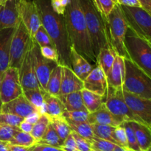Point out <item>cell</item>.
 I'll list each match as a JSON object with an SVG mask.
<instances>
[{"instance_id":"obj_1","label":"cell","mask_w":151,"mask_h":151,"mask_svg":"<svg viewBox=\"0 0 151 151\" xmlns=\"http://www.w3.org/2000/svg\"><path fill=\"white\" fill-rule=\"evenodd\" d=\"M38 9L41 25L53 41L59 57L58 63L71 68L70 51L72 47L63 15L54 11L51 0H33Z\"/></svg>"},{"instance_id":"obj_56","label":"cell","mask_w":151,"mask_h":151,"mask_svg":"<svg viewBox=\"0 0 151 151\" xmlns=\"http://www.w3.org/2000/svg\"><path fill=\"white\" fill-rule=\"evenodd\" d=\"M2 101H1V97H0V113H1V106H2Z\"/></svg>"},{"instance_id":"obj_21","label":"cell","mask_w":151,"mask_h":151,"mask_svg":"<svg viewBox=\"0 0 151 151\" xmlns=\"http://www.w3.org/2000/svg\"><path fill=\"white\" fill-rule=\"evenodd\" d=\"M70 64L71 69L82 81L87 78L94 68L90 62L78 53L73 47H71Z\"/></svg>"},{"instance_id":"obj_36","label":"cell","mask_w":151,"mask_h":151,"mask_svg":"<svg viewBox=\"0 0 151 151\" xmlns=\"http://www.w3.org/2000/svg\"><path fill=\"white\" fill-rule=\"evenodd\" d=\"M89 112L87 110L79 111H65L63 116L66 120H70L76 122H88Z\"/></svg>"},{"instance_id":"obj_5","label":"cell","mask_w":151,"mask_h":151,"mask_svg":"<svg viewBox=\"0 0 151 151\" xmlns=\"http://www.w3.org/2000/svg\"><path fill=\"white\" fill-rule=\"evenodd\" d=\"M125 60V79L122 89L145 99L151 98V78L128 58Z\"/></svg>"},{"instance_id":"obj_19","label":"cell","mask_w":151,"mask_h":151,"mask_svg":"<svg viewBox=\"0 0 151 151\" xmlns=\"http://www.w3.org/2000/svg\"><path fill=\"white\" fill-rule=\"evenodd\" d=\"M63 66L61 85L59 95L81 91L84 88L83 81L81 79L71 68Z\"/></svg>"},{"instance_id":"obj_43","label":"cell","mask_w":151,"mask_h":151,"mask_svg":"<svg viewBox=\"0 0 151 151\" xmlns=\"http://www.w3.org/2000/svg\"><path fill=\"white\" fill-rule=\"evenodd\" d=\"M95 4L98 10L107 16L116 4L113 0H95Z\"/></svg>"},{"instance_id":"obj_10","label":"cell","mask_w":151,"mask_h":151,"mask_svg":"<svg viewBox=\"0 0 151 151\" xmlns=\"http://www.w3.org/2000/svg\"><path fill=\"white\" fill-rule=\"evenodd\" d=\"M23 94L19 79V69L9 67L1 77L0 83V97L3 103L16 99Z\"/></svg>"},{"instance_id":"obj_49","label":"cell","mask_w":151,"mask_h":151,"mask_svg":"<svg viewBox=\"0 0 151 151\" xmlns=\"http://www.w3.org/2000/svg\"><path fill=\"white\" fill-rule=\"evenodd\" d=\"M118 4L128 7H141L139 0H117Z\"/></svg>"},{"instance_id":"obj_33","label":"cell","mask_w":151,"mask_h":151,"mask_svg":"<svg viewBox=\"0 0 151 151\" xmlns=\"http://www.w3.org/2000/svg\"><path fill=\"white\" fill-rule=\"evenodd\" d=\"M50 123V117L46 114H41L38 120L33 125L30 133L31 135L36 140V142L43 137Z\"/></svg>"},{"instance_id":"obj_32","label":"cell","mask_w":151,"mask_h":151,"mask_svg":"<svg viewBox=\"0 0 151 151\" xmlns=\"http://www.w3.org/2000/svg\"><path fill=\"white\" fill-rule=\"evenodd\" d=\"M72 131H75L81 137L91 141L94 137L91 124L89 122H76L70 120H66Z\"/></svg>"},{"instance_id":"obj_46","label":"cell","mask_w":151,"mask_h":151,"mask_svg":"<svg viewBox=\"0 0 151 151\" xmlns=\"http://www.w3.org/2000/svg\"><path fill=\"white\" fill-rule=\"evenodd\" d=\"M69 0H51V4L54 11L60 15L64 16L65 10L69 4Z\"/></svg>"},{"instance_id":"obj_63","label":"cell","mask_w":151,"mask_h":151,"mask_svg":"<svg viewBox=\"0 0 151 151\" xmlns=\"http://www.w3.org/2000/svg\"><path fill=\"white\" fill-rule=\"evenodd\" d=\"M93 1H94V3H95V0H93Z\"/></svg>"},{"instance_id":"obj_31","label":"cell","mask_w":151,"mask_h":151,"mask_svg":"<svg viewBox=\"0 0 151 151\" xmlns=\"http://www.w3.org/2000/svg\"><path fill=\"white\" fill-rule=\"evenodd\" d=\"M63 142L64 141L60 139L58 134H57V132L55 131L53 127L50 123L46 132L44 133L41 139L37 142L36 144L47 145L53 146V147H60L63 145Z\"/></svg>"},{"instance_id":"obj_44","label":"cell","mask_w":151,"mask_h":151,"mask_svg":"<svg viewBox=\"0 0 151 151\" xmlns=\"http://www.w3.org/2000/svg\"><path fill=\"white\" fill-rule=\"evenodd\" d=\"M41 53L44 58L49 59V60H53L58 63L59 57L58 52L55 47H49V46H44V47H40ZM59 64V63H58Z\"/></svg>"},{"instance_id":"obj_59","label":"cell","mask_w":151,"mask_h":151,"mask_svg":"<svg viewBox=\"0 0 151 151\" xmlns=\"http://www.w3.org/2000/svg\"><path fill=\"white\" fill-rule=\"evenodd\" d=\"M90 151H98V150H93V149H91V150H90Z\"/></svg>"},{"instance_id":"obj_45","label":"cell","mask_w":151,"mask_h":151,"mask_svg":"<svg viewBox=\"0 0 151 151\" xmlns=\"http://www.w3.org/2000/svg\"><path fill=\"white\" fill-rule=\"evenodd\" d=\"M72 134L75 138L79 151H90L91 150V142L89 140L81 137L79 134L75 133V131H72Z\"/></svg>"},{"instance_id":"obj_37","label":"cell","mask_w":151,"mask_h":151,"mask_svg":"<svg viewBox=\"0 0 151 151\" xmlns=\"http://www.w3.org/2000/svg\"><path fill=\"white\" fill-rule=\"evenodd\" d=\"M124 128H125V133H126L127 141H128V148L134 151H142L137 142V137H136L135 133L133 129L130 121H125L122 123Z\"/></svg>"},{"instance_id":"obj_52","label":"cell","mask_w":151,"mask_h":151,"mask_svg":"<svg viewBox=\"0 0 151 151\" xmlns=\"http://www.w3.org/2000/svg\"><path fill=\"white\" fill-rule=\"evenodd\" d=\"M142 7L151 14V0H139Z\"/></svg>"},{"instance_id":"obj_35","label":"cell","mask_w":151,"mask_h":151,"mask_svg":"<svg viewBox=\"0 0 151 151\" xmlns=\"http://www.w3.org/2000/svg\"><path fill=\"white\" fill-rule=\"evenodd\" d=\"M8 142L13 145L31 147L36 144V140L30 134L23 132L22 131H17Z\"/></svg>"},{"instance_id":"obj_3","label":"cell","mask_w":151,"mask_h":151,"mask_svg":"<svg viewBox=\"0 0 151 151\" xmlns=\"http://www.w3.org/2000/svg\"><path fill=\"white\" fill-rule=\"evenodd\" d=\"M92 50L97 58L99 52L109 43V29L107 18L96 6L93 0H80Z\"/></svg>"},{"instance_id":"obj_12","label":"cell","mask_w":151,"mask_h":151,"mask_svg":"<svg viewBox=\"0 0 151 151\" xmlns=\"http://www.w3.org/2000/svg\"><path fill=\"white\" fill-rule=\"evenodd\" d=\"M19 18L33 38L34 35L41 25L38 9L33 0L18 1Z\"/></svg>"},{"instance_id":"obj_58","label":"cell","mask_w":151,"mask_h":151,"mask_svg":"<svg viewBox=\"0 0 151 151\" xmlns=\"http://www.w3.org/2000/svg\"><path fill=\"white\" fill-rule=\"evenodd\" d=\"M4 1V0H0V4H1V3H2Z\"/></svg>"},{"instance_id":"obj_2","label":"cell","mask_w":151,"mask_h":151,"mask_svg":"<svg viewBox=\"0 0 151 151\" xmlns=\"http://www.w3.org/2000/svg\"><path fill=\"white\" fill-rule=\"evenodd\" d=\"M64 17L72 47L88 62L97 64L80 0H69Z\"/></svg>"},{"instance_id":"obj_25","label":"cell","mask_w":151,"mask_h":151,"mask_svg":"<svg viewBox=\"0 0 151 151\" xmlns=\"http://www.w3.org/2000/svg\"><path fill=\"white\" fill-rule=\"evenodd\" d=\"M116 55V53L113 50L110 43H108L99 52V54L97 57V64L100 66L106 77L111 69Z\"/></svg>"},{"instance_id":"obj_62","label":"cell","mask_w":151,"mask_h":151,"mask_svg":"<svg viewBox=\"0 0 151 151\" xmlns=\"http://www.w3.org/2000/svg\"><path fill=\"white\" fill-rule=\"evenodd\" d=\"M0 83H1V77H0Z\"/></svg>"},{"instance_id":"obj_51","label":"cell","mask_w":151,"mask_h":151,"mask_svg":"<svg viewBox=\"0 0 151 151\" xmlns=\"http://www.w3.org/2000/svg\"><path fill=\"white\" fill-rule=\"evenodd\" d=\"M32 127H33V125H32V124L29 123V122H27L26 120L24 119V120L21 122L20 125H19V128L20 131H23V132L30 134L31 131H32Z\"/></svg>"},{"instance_id":"obj_40","label":"cell","mask_w":151,"mask_h":151,"mask_svg":"<svg viewBox=\"0 0 151 151\" xmlns=\"http://www.w3.org/2000/svg\"><path fill=\"white\" fill-rule=\"evenodd\" d=\"M24 119V118L19 116L18 115L9 113H0V123L19 128L21 122Z\"/></svg>"},{"instance_id":"obj_24","label":"cell","mask_w":151,"mask_h":151,"mask_svg":"<svg viewBox=\"0 0 151 151\" xmlns=\"http://www.w3.org/2000/svg\"><path fill=\"white\" fill-rule=\"evenodd\" d=\"M43 96L44 114H46L49 117L63 116L66 109L58 96L52 95L45 91H43Z\"/></svg>"},{"instance_id":"obj_15","label":"cell","mask_w":151,"mask_h":151,"mask_svg":"<svg viewBox=\"0 0 151 151\" xmlns=\"http://www.w3.org/2000/svg\"><path fill=\"white\" fill-rule=\"evenodd\" d=\"M19 0H4L0 4V29L16 27L19 22Z\"/></svg>"},{"instance_id":"obj_42","label":"cell","mask_w":151,"mask_h":151,"mask_svg":"<svg viewBox=\"0 0 151 151\" xmlns=\"http://www.w3.org/2000/svg\"><path fill=\"white\" fill-rule=\"evenodd\" d=\"M17 131H20V130L19 128H13V127L0 123V141L9 142L13 138Z\"/></svg>"},{"instance_id":"obj_7","label":"cell","mask_w":151,"mask_h":151,"mask_svg":"<svg viewBox=\"0 0 151 151\" xmlns=\"http://www.w3.org/2000/svg\"><path fill=\"white\" fill-rule=\"evenodd\" d=\"M104 103L111 113L122 118L124 121H135L145 123L128 106L124 97L122 88H115L108 84L107 91L104 97Z\"/></svg>"},{"instance_id":"obj_39","label":"cell","mask_w":151,"mask_h":151,"mask_svg":"<svg viewBox=\"0 0 151 151\" xmlns=\"http://www.w3.org/2000/svg\"><path fill=\"white\" fill-rule=\"evenodd\" d=\"M35 42L39 45V47H44V46H49V47H55L53 41H52L50 35L46 31L42 25L39 27L38 30L36 31L33 37Z\"/></svg>"},{"instance_id":"obj_13","label":"cell","mask_w":151,"mask_h":151,"mask_svg":"<svg viewBox=\"0 0 151 151\" xmlns=\"http://www.w3.org/2000/svg\"><path fill=\"white\" fill-rule=\"evenodd\" d=\"M32 43H33V38L31 46L27 52L19 69V79L23 90L29 89V88H41L37 79L35 67H34Z\"/></svg>"},{"instance_id":"obj_27","label":"cell","mask_w":151,"mask_h":151,"mask_svg":"<svg viewBox=\"0 0 151 151\" xmlns=\"http://www.w3.org/2000/svg\"><path fill=\"white\" fill-rule=\"evenodd\" d=\"M83 101L86 109L89 113L95 111L104 103V97L93 91L83 88L81 90Z\"/></svg>"},{"instance_id":"obj_17","label":"cell","mask_w":151,"mask_h":151,"mask_svg":"<svg viewBox=\"0 0 151 151\" xmlns=\"http://www.w3.org/2000/svg\"><path fill=\"white\" fill-rule=\"evenodd\" d=\"M35 111H38V110L27 100L23 94L16 99H13L6 103H3L1 110V113L13 114L23 118Z\"/></svg>"},{"instance_id":"obj_18","label":"cell","mask_w":151,"mask_h":151,"mask_svg":"<svg viewBox=\"0 0 151 151\" xmlns=\"http://www.w3.org/2000/svg\"><path fill=\"white\" fill-rule=\"evenodd\" d=\"M16 27L0 29V77L9 68L10 45Z\"/></svg>"},{"instance_id":"obj_47","label":"cell","mask_w":151,"mask_h":151,"mask_svg":"<svg viewBox=\"0 0 151 151\" xmlns=\"http://www.w3.org/2000/svg\"><path fill=\"white\" fill-rule=\"evenodd\" d=\"M60 148L65 151H79L78 146H77L76 142H75V139L72 133L64 140L63 145L60 147Z\"/></svg>"},{"instance_id":"obj_23","label":"cell","mask_w":151,"mask_h":151,"mask_svg":"<svg viewBox=\"0 0 151 151\" xmlns=\"http://www.w3.org/2000/svg\"><path fill=\"white\" fill-rule=\"evenodd\" d=\"M135 133L137 142L142 151H146L151 147V126L145 123L130 121Z\"/></svg>"},{"instance_id":"obj_57","label":"cell","mask_w":151,"mask_h":151,"mask_svg":"<svg viewBox=\"0 0 151 151\" xmlns=\"http://www.w3.org/2000/svg\"><path fill=\"white\" fill-rule=\"evenodd\" d=\"M114 1L115 3H116V4H118V2H117V0H113Z\"/></svg>"},{"instance_id":"obj_8","label":"cell","mask_w":151,"mask_h":151,"mask_svg":"<svg viewBox=\"0 0 151 151\" xmlns=\"http://www.w3.org/2000/svg\"><path fill=\"white\" fill-rule=\"evenodd\" d=\"M32 37L28 29L19 19L16 27L10 45V65L9 67H15L19 69L24 58L29 50L32 41Z\"/></svg>"},{"instance_id":"obj_11","label":"cell","mask_w":151,"mask_h":151,"mask_svg":"<svg viewBox=\"0 0 151 151\" xmlns=\"http://www.w3.org/2000/svg\"><path fill=\"white\" fill-rule=\"evenodd\" d=\"M32 56H33V63L37 79L41 89L46 91V87L50 74L54 68L58 65V63L46 58L41 55L39 45L35 42L34 38L32 43Z\"/></svg>"},{"instance_id":"obj_61","label":"cell","mask_w":151,"mask_h":151,"mask_svg":"<svg viewBox=\"0 0 151 151\" xmlns=\"http://www.w3.org/2000/svg\"><path fill=\"white\" fill-rule=\"evenodd\" d=\"M148 41H150V44H151V40H148Z\"/></svg>"},{"instance_id":"obj_14","label":"cell","mask_w":151,"mask_h":151,"mask_svg":"<svg viewBox=\"0 0 151 151\" xmlns=\"http://www.w3.org/2000/svg\"><path fill=\"white\" fill-rule=\"evenodd\" d=\"M123 94L127 104L132 111L151 126V98H141L124 90Z\"/></svg>"},{"instance_id":"obj_41","label":"cell","mask_w":151,"mask_h":151,"mask_svg":"<svg viewBox=\"0 0 151 151\" xmlns=\"http://www.w3.org/2000/svg\"><path fill=\"white\" fill-rule=\"evenodd\" d=\"M112 136L118 146L125 147V148H128L126 133H125V128L122 124L119 126L115 127Z\"/></svg>"},{"instance_id":"obj_9","label":"cell","mask_w":151,"mask_h":151,"mask_svg":"<svg viewBox=\"0 0 151 151\" xmlns=\"http://www.w3.org/2000/svg\"><path fill=\"white\" fill-rule=\"evenodd\" d=\"M128 27L140 36L151 40V14L141 7L121 5Z\"/></svg>"},{"instance_id":"obj_48","label":"cell","mask_w":151,"mask_h":151,"mask_svg":"<svg viewBox=\"0 0 151 151\" xmlns=\"http://www.w3.org/2000/svg\"><path fill=\"white\" fill-rule=\"evenodd\" d=\"M31 151H65L60 147H53L42 144H35L32 147Z\"/></svg>"},{"instance_id":"obj_26","label":"cell","mask_w":151,"mask_h":151,"mask_svg":"<svg viewBox=\"0 0 151 151\" xmlns=\"http://www.w3.org/2000/svg\"><path fill=\"white\" fill-rule=\"evenodd\" d=\"M58 97L64 105L66 111H72L86 110L83 101L81 91L58 95Z\"/></svg>"},{"instance_id":"obj_22","label":"cell","mask_w":151,"mask_h":151,"mask_svg":"<svg viewBox=\"0 0 151 151\" xmlns=\"http://www.w3.org/2000/svg\"><path fill=\"white\" fill-rule=\"evenodd\" d=\"M125 60L122 56H115L112 67L107 75L108 84L115 87V88H122L125 79Z\"/></svg>"},{"instance_id":"obj_6","label":"cell","mask_w":151,"mask_h":151,"mask_svg":"<svg viewBox=\"0 0 151 151\" xmlns=\"http://www.w3.org/2000/svg\"><path fill=\"white\" fill-rule=\"evenodd\" d=\"M109 29V43L115 52L119 56L128 58L125 46V38L128 25L121 5L116 4L106 16Z\"/></svg>"},{"instance_id":"obj_16","label":"cell","mask_w":151,"mask_h":151,"mask_svg":"<svg viewBox=\"0 0 151 151\" xmlns=\"http://www.w3.org/2000/svg\"><path fill=\"white\" fill-rule=\"evenodd\" d=\"M83 83L84 88L105 97L108 88L107 78L98 64H95Z\"/></svg>"},{"instance_id":"obj_29","label":"cell","mask_w":151,"mask_h":151,"mask_svg":"<svg viewBox=\"0 0 151 151\" xmlns=\"http://www.w3.org/2000/svg\"><path fill=\"white\" fill-rule=\"evenodd\" d=\"M43 91L41 88H29L23 90V94L27 100L35 106L40 114H44V103Z\"/></svg>"},{"instance_id":"obj_50","label":"cell","mask_w":151,"mask_h":151,"mask_svg":"<svg viewBox=\"0 0 151 151\" xmlns=\"http://www.w3.org/2000/svg\"><path fill=\"white\" fill-rule=\"evenodd\" d=\"M41 114H40L38 111L32 112V113L29 114L27 116H26V117L24 118V120H26L27 122L34 125V124L38 120V119H39L40 116H41Z\"/></svg>"},{"instance_id":"obj_28","label":"cell","mask_w":151,"mask_h":151,"mask_svg":"<svg viewBox=\"0 0 151 151\" xmlns=\"http://www.w3.org/2000/svg\"><path fill=\"white\" fill-rule=\"evenodd\" d=\"M62 70H63V66L58 64L54 68V69L52 71L51 74H50L45 91L52 95H59L60 85H61Z\"/></svg>"},{"instance_id":"obj_20","label":"cell","mask_w":151,"mask_h":151,"mask_svg":"<svg viewBox=\"0 0 151 151\" xmlns=\"http://www.w3.org/2000/svg\"><path fill=\"white\" fill-rule=\"evenodd\" d=\"M124 122H125L124 119L111 113L107 109L105 103H103L95 111L90 113L88 116V122L90 124H99L117 127L122 125Z\"/></svg>"},{"instance_id":"obj_55","label":"cell","mask_w":151,"mask_h":151,"mask_svg":"<svg viewBox=\"0 0 151 151\" xmlns=\"http://www.w3.org/2000/svg\"><path fill=\"white\" fill-rule=\"evenodd\" d=\"M114 151H134L133 150H131L129 148H125V147H122L120 146H116V147L115 148Z\"/></svg>"},{"instance_id":"obj_30","label":"cell","mask_w":151,"mask_h":151,"mask_svg":"<svg viewBox=\"0 0 151 151\" xmlns=\"http://www.w3.org/2000/svg\"><path fill=\"white\" fill-rule=\"evenodd\" d=\"M50 121L55 131L63 141L72 133V129L63 116L50 117Z\"/></svg>"},{"instance_id":"obj_64","label":"cell","mask_w":151,"mask_h":151,"mask_svg":"<svg viewBox=\"0 0 151 151\" xmlns=\"http://www.w3.org/2000/svg\"><path fill=\"white\" fill-rule=\"evenodd\" d=\"M150 148H151V147H150Z\"/></svg>"},{"instance_id":"obj_53","label":"cell","mask_w":151,"mask_h":151,"mask_svg":"<svg viewBox=\"0 0 151 151\" xmlns=\"http://www.w3.org/2000/svg\"><path fill=\"white\" fill-rule=\"evenodd\" d=\"M32 147V146H31V147H24V146L13 145L10 144V148L12 151H31Z\"/></svg>"},{"instance_id":"obj_38","label":"cell","mask_w":151,"mask_h":151,"mask_svg":"<svg viewBox=\"0 0 151 151\" xmlns=\"http://www.w3.org/2000/svg\"><path fill=\"white\" fill-rule=\"evenodd\" d=\"M91 147L93 150L98 151H114L116 147V144L103 139L94 137L91 140Z\"/></svg>"},{"instance_id":"obj_4","label":"cell","mask_w":151,"mask_h":151,"mask_svg":"<svg viewBox=\"0 0 151 151\" xmlns=\"http://www.w3.org/2000/svg\"><path fill=\"white\" fill-rule=\"evenodd\" d=\"M128 58L151 78V44L128 27L125 38Z\"/></svg>"},{"instance_id":"obj_34","label":"cell","mask_w":151,"mask_h":151,"mask_svg":"<svg viewBox=\"0 0 151 151\" xmlns=\"http://www.w3.org/2000/svg\"><path fill=\"white\" fill-rule=\"evenodd\" d=\"M91 127L94 137L111 142L116 145V142L112 136L115 127L106 125H99V124H91Z\"/></svg>"},{"instance_id":"obj_60","label":"cell","mask_w":151,"mask_h":151,"mask_svg":"<svg viewBox=\"0 0 151 151\" xmlns=\"http://www.w3.org/2000/svg\"><path fill=\"white\" fill-rule=\"evenodd\" d=\"M146 151H151V148H150V149H148V150H146Z\"/></svg>"},{"instance_id":"obj_54","label":"cell","mask_w":151,"mask_h":151,"mask_svg":"<svg viewBox=\"0 0 151 151\" xmlns=\"http://www.w3.org/2000/svg\"><path fill=\"white\" fill-rule=\"evenodd\" d=\"M0 151H12L8 142L0 141Z\"/></svg>"}]
</instances>
